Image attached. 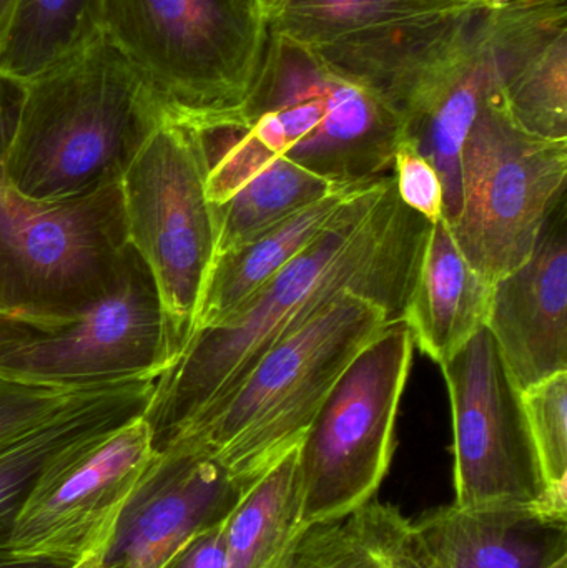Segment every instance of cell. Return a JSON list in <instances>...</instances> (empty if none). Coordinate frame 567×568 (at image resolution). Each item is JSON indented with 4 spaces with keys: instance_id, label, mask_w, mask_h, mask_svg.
<instances>
[{
    "instance_id": "6da1fadb",
    "label": "cell",
    "mask_w": 567,
    "mask_h": 568,
    "mask_svg": "<svg viewBox=\"0 0 567 568\" xmlns=\"http://www.w3.org/2000/svg\"><path fill=\"white\" fill-rule=\"evenodd\" d=\"M432 222L409 210L395 179L376 180L225 326L193 334L156 379L145 417L156 453L229 394L283 337L352 291L396 320L418 276Z\"/></svg>"
},
{
    "instance_id": "7a4b0ae2",
    "label": "cell",
    "mask_w": 567,
    "mask_h": 568,
    "mask_svg": "<svg viewBox=\"0 0 567 568\" xmlns=\"http://www.w3.org/2000/svg\"><path fill=\"white\" fill-rule=\"evenodd\" d=\"M165 120L142 77L102 33L27 83L6 162L7 185L39 202L80 199L119 185Z\"/></svg>"
},
{
    "instance_id": "3957f363",
    "label": "cell",
    "mask_w": 567,
    "mask_h": 568,
    "mask_svg": "<svg viewBox=\"0 0 567 568\" xmlns=\"http://www.w3.org/2000/svg\"><path fill=\"white\" fill-rule=\"evenodd\" d=\"M486 0L465 9L376 27L316 47L333 65L382 97L405 140L438 172L443 219L462 210V149L495 85L486 45Z\"/></svg>"
},
{
    "instance_id": "277c9868",
    "label": "cell",
    "mask_w": 567,
    "mask_h": 568,
    "mask_svg": "<svg viewBox=\"0 0 567 568\" xmlns=\"http://www.w3.org/2000/svg\"><path fill=\"white\" fill-rule=\"evenodd\" d=\"M395 320L369 297L352 291L340 294L279 341L229 394L205 407L166 446L200 450L236 483L252 487L300 446L346 367Z\"/></svg>"
},
{
    "instance_id": "5b68a950",
    "label": "cell",
    "mask_w": 567,
    "mask_h": 568,
    "mask_svg": "<svg viewBox=\"0 0 567 568\" xmlns=\"http://www.w3.org/2000/svg\"><path fill=\"white\" fill-rule=\"evenodd\" d=\"M102 29L169 122L243 126L269 39L256 0H103Z\"/></svg>"
},
{
    "instance_id": "8992f818",
    "label": "cell",
    "mask_w": 567,
    "mask_h": 568,
    "mask_svg": "<svg viewBox=\"0 0 567 568\" xmlns=\"http://www.w3.org/2000/svg\"><path fill=\"white\" fill-rule=\"evenodd\" d=\"M243 126L273 155L336 185L393 176L398 113L316 47L270 32Z\"/></svg>"
},
{
    "instance_id": "52a82bcc",
    "label": "cell",
    "mask_w": 567,
    "mask_h": 568,
    "mask_svg": "<svg viewBox=\"0 0 567 568\" xmlns=\"http://www.w3.org/2000/svg\"><path fill=\"white\" fill-rule=\"evenodd\" d=\"M173 363L165 314L149 266L126 246L115 282L62 313H0V377L87 389L160 376Z\"/></svg>"
},
{
    "instance_id": "ba28073f",
    "label": "cell",
    "mask_w": 567,
    "mask_h": 568,
    "mask_svg": "<svg viewBox=\"0 0 567 568\" xmlns=\"http://www.w3.org/2000/svg\"><path fill=\"white\" fill-rule=\"evenodd\" d=\"M210 162L200 130L165 122L122 176L130 245L152 273L165 314L173 361L195 333L196 313L216 256Z\"/></svg>"
},
{
    "instance_id": "9c48e42d",
    "label": "cell",
    "mask_w": 567,
    "mask_h": 568,
    "mask_svg": "<svg viewBox=\"0 0 567 568\" xmlns=\"http://www.w3.org/2000/svg\"><path fill=\"white\" fill-rule=\"evenodd\" d=\"M412 333L392 321L342 374L298 446L305 526L372 503L395 454L396 420L412 371Z\"/></svg>"
},
{
    "instance_id": "30bf717a",
    "label": "cell",
    "mask_w": 567,
    "mask_h": 568,
    "mask_svg": "<svg viewBox=\"0 0 567 568\" xmlns=\"http://www.w3.org/2000/svg\"><path fill=\"white\" fill-rule=\"evenodd\" d=\"M567 140L523 130L493 85L462 149V210L449 225L469 263L495 284L528 262L566 193Z\"/></svg>"
},
{
    "instance_id": "8fae6325",
    "label": "cell",
    "mask_w": 567,
    "mask_h": 568,
    "mask_svg": "<svg viewBox=\"0 0 567 568\" xmlns=\"http://www.w3.org/2000/svg\"><path fill=\"white\" fill-rule=\"evenodd\" d=\"M126 246L120 183L62 202L0 183V313H62L99 300Z\"/></svg>"
},
{
    "instance_id": "7c38bea8",
    "label": "cell",
    "mask_w": 567,
    "mask_h": 568,
    "mask_svg": "<svg viewBox=\"0 0 567 568\" xmlns=\"http://www.w3.org/2000/svg\"><path fill=\"white\" fill-rule=\"evenodd\" d=\"M155 454L142 416L57 457L23 500L6 556L67 567L103 559Z\"/></svg>"
},
{
    "instance_id": "4fadbf2b",
    "label": "cell",
    "mask_w": 567,
    "mask_h": 568,
    "mask_svg": "<svg viewBox=\"0 0 567 568\" xmlns=\"http://www.w3.org/2000/svg\"><path fill=\"white\" fill-rule=\"evenodd\" d=\"M439 367L452 403L455 506L556 513L522 390L488 327Z\"/></svg>"
},
{
    "instance_id": "5bb4252c",
    "label": "cell",
    "mask_w": 567,
    "mask_h": 568,
    "mask_svg": "<svg viewBox=\"0 0 567 568\" xmlns=\"http://www.w3.org/2000/svg\"><path fill=\"white\" fill-rule=\"evenodd\" d=\"M250 487L182 444L159 450L120 517L107 568H160L190 537L229 519Z\"/></svg>"
},
{
    "instance_id": "9a60e30c",
    "label": "cell",
    "mask_w": 567,
    "mask_h": 568,
    "mask_svg": "<svg viewBox=\"0 0 567 568\" xmlns=\"http://www.w3.org/2000/svg\"><path fill=\"white\" fill-rule=\"evenodd\" d=\"M519 390L567 373V205L559 196L528 262L495 283L486 323Z\"/></svg>"
},
{
    "instance_id": "2e32d148",
    "label": "cell",
    "mask_w": 567,
    "mask_h": 568,
    "mask_svg": "<svg viewBox=\"0 0 567 568\" xmlns=\"http://www.w3.org/2000/svg\"><path fill=\"white\" fill-rule=\"evenodd\" d=\"M489 63L512 119L567 140V2L502 0L488 13Z\"/></svg>"
},
{
    "instance_id": "e0dca14e",
    "label": "cell",
    "mask_w": 567,
    "mask_h": 568,
    "mask_svg": "<svg viewBox=\"0 0 567 568\" xmlns=\"http://www.w3.org/2000/svg\"><path fill=\"white\" fill-rule=\"evenodd\" d=\"M413 524L425 568H567V514L453 504Z\"/></svg>"
},
{
    "instance_id": "ac0fdd59",
    "label": "cell",
    "mask_w": 567,
    "mask_h": 568,
    "mask_svg": "<svg viewBox=\"0 0 567 568\" xmlns=\"http://www.w3.org/2000/svg\"><path fill=\"white\" fill-rule=\"evenodd\" d=\"M159 376L122 381L80 390L39 426L0 446V559L23 500L40 474L83 440L142 417Z\"/></svg>"
},
{
    "instance_id": "d6986e66",
    "label": "cell",
    "mask_w": 567,
    "mask_h": 568,
    "mask_svg": "<svg viewBox=\"0 0 567 568\" xmlns=\"http://www.w3.org/2000/svg\"><path fill=\"white\" fill-rule=\"evenodd\" d=\"M495 284L456 245L446 220L433 222L402 320L413 343L442 366L486 327Z\"/></svg>"
},
{
    "instance_id": "ffe728a7",
    "label": "cell",
    "mask_w": 567,
    "mask_h": 568,
    "mask_svg": "<svg viewBox=\"0 0 567 568\" xmlns=\"http://www.w3.org/2000/svg\"><path fill=\"white\" fill-rule=\"evenodd\" d=\"M375 182L340 186L252 242L215 256L200 300L195 333L235 320L266 283L336 225L352 203Z\"/></svg>"
},
{
    "instance_id": "44dd1931",
    "label": "cell",
    "mask_w": 567,
    "mask_h": 568,
    "mask_svg": "<svg viewBox=\"0 0 567 568\" xmlns=\"http://www.w3.org/2000/svg\"><path fill=\"white\" fill-rule=\"evenodd\" d=\"M303 529L296 447L246 490L226 519V568L285 567Z\"/></svg>"
},
{
    "instance_id": "7402d4cb",
    "label": "cell",
    "mask_w": 567,
    "mask_h": 568,
    "mask_svg": "<svg viewBox=\"0 0 567 568\" xmlns=\"http://www.w3.org/2000/svg\"><path fill=\"white\" fill-rule=\"evenodd\" d=\"M103 0H16L0 36V72L32 82L103 33Z\"/></svg>"
},
{
    "instance_id": "603a6c76",
    "label": "cell",
    "mask_w": 567,
    "mask_h": 568,
    "mask_svg": "<svg viewBox=\"0 0 567 568\" xmlns=\"http://www.w3.org/2000/svg\"><path fill=\"white\" fill-rule=\"evenodd\" d=\"M476 0H285L269 30L312 47L376 27L465 9Z\"/></svg>"
},
{
    "instance_id": "cb8c5ba5",
    "label": "cell",
    "mask_w": 567,
    "mask_h": 568,
    "mask_svg": "<svg viewBox=\"0 0 567 568\" xmlns=\"http://www.w3.org/2000/svg\"><path fill=\"white\" fill-rule=\"evenodd\" d=\"M522 397L553 509L567 514V373L528 387Z\"/></svg>"
},
{
    "instance_id": "d4e9b609",
    "label": "cell",
    "mask_w": 567,
    "mask_h": 568,
    "mask_svg": "<svg viewBox=\"0 0 567 568\" xmlns=\"http://www.w3.org/2000/svg\"><path fill=\"white\" fill-rule=\"evenodd\" d=\"M283 568H386L363 536L356 514L308 524Z\"/></svg>"
},
{
    "instance_id": "484cf974",
    "label": "cell",
    "mask_w": 567,
    "mask_h": 568,
    "mask_svg": "<svg viewBox=\"0 0 567 568\" xmlns=\"http://www.w3.org/2000/svg\"><path fill=\"white\" fill-rule=\"evenodd\" d=\"M80 390L83 389L36 386L0 377V446L49 419Z\"/></svg>"
},
{
    "instance_id": "4316f807",
    "label": "cell",
    "mask_w": 567,
    "mask_h": 568,
    "mask_svg": "<svg viewBox=\"0 0 567 568\" xmlns=\"http://www.w3.org/2000/svg\"><path fill=\"white\" fill-rule=\"evenodd\" d=\"M393 179L399 200L428 222L443 216V185L435 166L403 140L395 153Z\"/></svg>"
},
{
    "instance_id": "83f0119b",
    "label": "cell",
    "mask_w": 567,
    "mask_h": 568,
    "mask_svg": "<svg viewBox=\"0 0 567 568\" xmlns=\"http://www.w3.org/2000/svg\"><path fill=\"white\" fill-rule=\"evenodd\" d=\"M225 523L190 537L160 568H226Z\"/></svg>"
},
{
    "instance_id": "f1b7e54d",
    "label": "cell",
    "mask_w": 567,
    "mask_h": 568,
    "mask_svg": "<svg viewBox=\"0 0 567 568\" xmlns=\"http://www.w3.org/2000/svg\"><path fill=\"white\" fill-rule=\"evenodd\" d=\"M26 93V82L0 72V183H7V156L19 129Z\"/></svg>"
},
{
    "instance_id": "f546056e",
    "label": "cell",
    "mask_w": 567,
    "mask_h": 568,
    "mask_svg": "<svg viewBox=\"0 0 567 568\" xmlns=\"http://www.w3.org/2000/svg\"><path fill=\"white\" fill-rule=\"evenodd\" d=\"M0 568H70L63 564L47 562V560L0 559Z\"/></svg>"
},
{
    "instance_id": "4dcf8cb0",
    "label": "cell",
    "mask_w": 567,
    "mask_h": 568,
    "mask_svg": "<svg viewBox=\"0 0 567 568\" xmlns=\"http://www.w3.org/2000/svg\"><path fill=\"white\" fill-rule=\"evenodd\" d=\"M256 3H259L266 22H269V20L279 12L280 7L285 3V0H256Z\"/></svg>"
},
{
    "instance_id": "1f68e13d",
    "label": "cell",
    "mask_w": 567,
    "mask_h": 568,
    "mask_svg": "<svg viewBox=\"0 0 567 568\" xmlns=\"http://www.w3.org/2000/svg\"><path fill=\"white\" fill-rule=\"evenodd\" d=\"M13 6H16V0H0V36H2L7 22H9Z\"/></svg>"
},
{
    "instance_id": "d6a6232c",
    "label": "cell",
    "mask_w": 567,
    "mask_h": 568,
    "mask_svg": "<svg viewBox=\"0 0 567 568\" xmlns=\"http://www.w3.org/2000/svg\"><path fill=\"white\" fill-rule=\"evenodd\" d=\"M70 568H107L103 566L102 557H90V559L83 560V562L77 564V566Z\"/></svg>"
}]
</instances>
